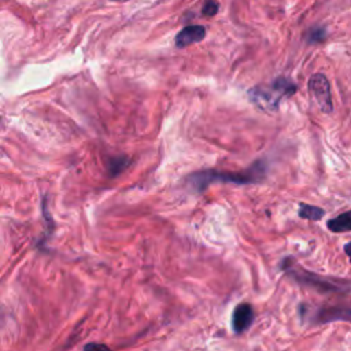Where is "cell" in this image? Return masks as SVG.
I'll return each instance as SVG.
<instances>
[{
    "label": "cell",
    "instance_id": "15",
    "mask_svg": "<svg viewBox=\"0 0 351 351\" xmlns=\"http://www.w3.org/2000/svg\"><path fill=\"white\" fill-rule=\"evenodd\" d=\"M115 1H118V0H115Z\"/></svg>",
    "mask_w": 351,
    "mask_h": 351
},
{
    "label": "cell",
    "instance_id": "10",
    "mask_svg": "<svg viewBox=\"0 0 351 351\" xmlns=\"http://www.w3.org/2000/svg\"><path fill=\"white\" fill-rule=\"evenodd\" d=\"M308 43L317 44V43H322L325 40V29L322 27H313L308 30L307 36H306Z\"/></svg>",
    "mask_w": 351,
    "mask_h": 351
},
{
    "label": "cell",
    "instance_id": "12",
    "mask_svg": "<svg viewBox=\"0 0 351 351\" xmlns=\"http://www.w3.org/2000/svg\"><path fill=\"white\" fill-rule=\"evenodd\" d=\"M202 12L206 16H214L218 12V3L215 0H206L203 4Z\"/></svg>",
    "mask_w": 351,
    "mask_h": 351
},
{
    "label": "cell",
    "instance_id": "8",
    "mask_svg": "<svg viewBox=\"0 0 351 351\" xmlns=\"http://www.w3.org/2000/svg\"><path fill=\"white\" fill-rule=\"evenodd\" d=\"M326 228L333 233L351 232V210L341 213L335 218H330L326 222Z\"/></svg>",
    "mask_w": 351,
    "mask_h": 351
},
{
    "label": "cell",
    "instance_id": "9",
    "mask_svg": "<svg viewBox=\"0 0 351 351\" xmlns=\"http://www.w3.org/2000/svg\"><path fill=\"white\" fill-rule=\"evenodd\" d=\"M324 214H325V211L321 207L306 204V203H299L298 215L300 218L310 219V221H319L324 217Z\"/></svg>",
    "mask_w": 351,
    "mask_h": 351
},
{
    "label": "cell",
    "instance_id": "1",
    "mask_svg": "<svg viewBox=\"0 0 351 351\" xmlns=\"http://www.w3.org/2000/svg\"><path fill=\"white\" fill-rule=\"evenodd\" d=\"M266 174L263 162H255L251 167L243 171H218V170H203L193 173L188 177V182L195 191H204L211 182H234V184H255L259 182Z\"/></svg>",
    "mask_w": 351,
    "mask_h": 351
},
{
    "label": "cell",
    "instance_id": "13",
    "mask_svg": "<svg viewBox=\"0 0 351 351\" xmlns=\"http://www.w3.org/2000/svg\"><path fill=\"white\" fill-rule=\"evenodd\" d=\"M344 252H346V255L348 256V259H350V262H351V241L344 245Z\"/></svg>",
    "mask_w": 351,
    "mask_h": 351
},
{
    "label": "cell",
    "instance_id": "7",
    "mask_svg": "<svg viewBox=\"0 0 351 351\" xmlns=\"http://www.w3.org/2000/svg\"><path fill=\"white\" fill-rule=\"evenodd\" d=\"M317 318H318L319 322H329V321H348V322H351V308H348V307L322 308Z\"/></svg>",
    "mask_w": 351,
    "mask_h": 351
},
{
    "label": "cell",
    "instance_id": "2",
    "mask_svg": "<svg viewBox=\"0 0 351 351\" xmlns=\"http://www.w3.org/2000/svg\"><path fill=\"white\" fill-rule=\"evenodd\" d=\"M296 92V85L285 78L278 77L270 86H254L248 90L250 100L262 111L274 112L282 97L292 96Z\"/></svg>",
    "mask_w": 351,
    "mask_h": 351
},
{
    "label": "cell",
    "instance_id": "4",
    "mask_svg": "<svg viewBox=\"0 0 351 351\" xmlns=\"http://www.w3.org/2000/svg\"><path fill=\"white\" fill-rule=\"evenodd\" d=\"M308 92L311 97L315 100L321 111L330 112L333 110L332 96H330V85L325 74L315 73L308 80Z\"/></svg>",
    "mask_w": 351,
    "mask_h": 351
},
{
    "label": "cell",
    "instance_id": "3",
    "mask_svg": "<svg viewBox=\"0 0 351 351\" xmlns=\"http://www.w3.org/2000/svg\"><path fill=\"white\" fill-rule=\"evenodd\" d=\"M293 258H287L282 261V269L295 280L299 282L307 284L321 292H339V291H348L351 285H348V281L337 280V278H326L317 276L315 273H310L300 267H293Z\"/></svg>",
    "mask_w": 351,
    "mask_h": 351
},
{
    "label": "cell",
    "instance_id": "11",
    "mask_svg": "<svg viewBox=\"0 0 351 351\" xmlns=\"http://www.w3.org/2000/svg\"><path fill=\"white\" fill-rule=\"evenodd\" d=\"M128 166V159L121 156L117 159H112L110 163V169H111V174H118L119 171H122L125 167Z\"/></svg>",
    "mask_w": 351,
    "mask_h": 351
},
{
    "label": "cell",
    "instance_id": "14",
    "mask_svg": "<svg viewBox=\"0 0 351 351\" xmlns=\"http://www.w3.org/2000/svg\"><path fill=\"white\" fill-rule=\"evenodd\" d=\"M85 348L88 350V348H107V347L101 346V344H88V346H85Z\"/></svg>",
    "mask_w": 351,
    "mask_h": 351
},
{
    "label": "cell",
    "instance_id": "5",
    "mask_svg": "<svg viewBox=\"0 0 351 351\" xmlns=\"http://www.w3.org/2000/svg\"><path fill=\"white\" fill-rule=\"evenodd\" d=\"M255 314L248 303H240L234 307L232 314V328L236 333L245 332L254 322Z\"/></svg>",
    "mask_w": 351,
    "mask_h": 351
},
{
    "label": "cell",
    "instance_id": "6",
    "mask_svg": "<svg viewBox=\"0 0 351 351\" xmlns=\"http://www.w3.org/2000/svg\"><path fill=\"white\" fill-rule=\"evenodd\" d=\"M206 37V27L202 25H191L185 26L176 36V47L185 48L191 44L199 43Z\"/></svg>",
    "mask_w": 351,
    "mask_h": 351
}]
</instances>
